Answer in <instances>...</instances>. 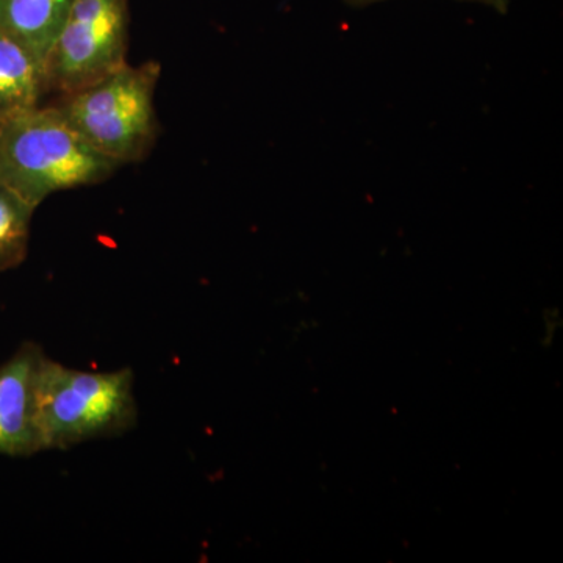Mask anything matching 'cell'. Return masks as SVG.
<instances>
[{"mask_svg":"<svg viewBox=\"0 0 563 563\" xmlns=\"http://www.w3.org/2000/svg\"><path fill=\"white\" fill-rule=\"evenodd\" d=\"M46 92L44 63L0 33V121L40 107Z\"/></svg>","mask_w":563,"mask_h":563,"instance_id":"cell-7","label":"cell"},{"mask_svg":"<svg viewBox=\"0 0 563 563\" xmlns=\"http://www.w3.org/2000/svg\"><path fill=\"white\" fill-rule=\"evenodd\" d=\"M132 369L95 373L44 357L38 377L43 451L68 450L88 440L131 431L139 420Z\"/></svg>","mask_w":563,"mask_h":563,"instance_id":"cell-3","label":"cell"},{"mask_svg":"<svg viewBox=\"0 0 563 563\" xmlns=\"http://www.w3.org/2000/svg\"><path fill=\"white\" fill-rule=\"evenodd\" d=\"M76 0H0V33L46 65Z\"/></svg>","mask_w":563,"mask_h":563,"instance_id":"cell-6","label":"cell"},{"mask_svg":"<svg viewBox=\"0 0 563 563\" xmlns=\"http://www.w3.org/2000/svg\"><path fill=\"white\" fill-rule=\"evenodd\" d=\"M129 0H76L46 58L49 91L69 95L124 65Z\"/></svg>","mask_w":563,"mask_h":563,"instance_id":"cell-4","label":"cell"},{"mask_svg":"<svg viewBox=\"0 0 563 563\" xmlns=\"http://www.w3.org/2000/svg\"><path fill=\"white\" fill-rule=\"evenodd\" d=\"M46 355L22 344L0 365V455L32 457L43 451L38 428V377Z\"/></svg>","mask_w":563,"mask_h":563,"instance_id":"cell-5","label":"cell"},{"mask_svg":"<svg viewBox=\"0 0 563 563\" xmlns=\"http://www.w3.org/2000/svg\"><path fill=\"white\" fill-rule=\"evenodd\" d=\"M161 63H129L69 95L57 109L70 128L103 157L120 163L143 161L158 135L155 90Z\"/></svg>","mask_w":563,"mask_h":563,"instance_id":"cell-2","label":"cell"},{"mask_svg":"<svg viewBox=\"0 0 563 563\" xmlns=\"http://www.w3.org/2000/svg\"><path fill=\"white\" fill-rule=\"evenodd\" d=\"M33 211L0 181V273L18 268L27 257Z\"/></svg>","mask_w":563,"mask_h":563,"instance_id":"cell-8","label":"cell"},{"mask_svg":"<svg viewBox=\"0 0 563 563\" xmlns=\"http://www.w3.org/2000/svg\"><path fill=\"white\" fill-rule=\"evenodd\" d=\"M351 7H368L373 3L385 2V0H344ZM465 2L483 3V5L490 7V9L498 11V13L506 14L509 11L510 0H465Z\"/></svg>","mask_w":563,"mask_h":563,"instance_id":"cell-9","label":"cell"},{"mask_svg":"<svg viewBox=\"0 0 563 563\" xmlns=\"http://www.w3.org/2000/svg\"><path fill=\"white\" fill-rule=\"evenodd\" d=\"M120 166L92 150L55 106L0 121V181L33 210L55 192L106 181Z\"/></svg>","mask_w":563,"mask_h":563,"instance_id":"cell-1","label":"cell"}]
</instances>
